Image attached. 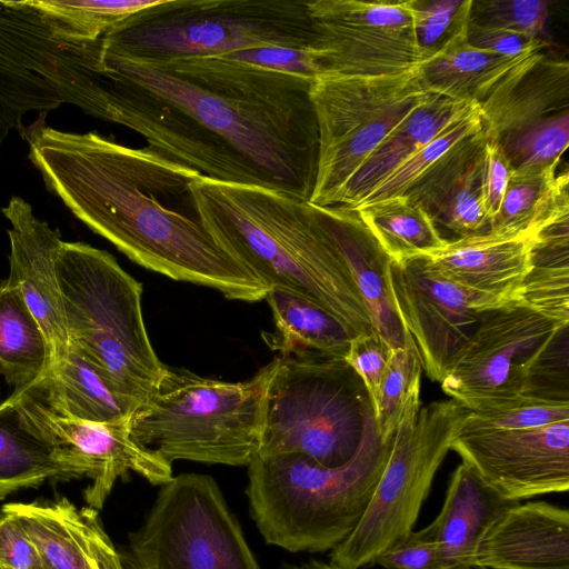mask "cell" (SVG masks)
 <instances>
[{"label":"cell","mask_w":569,"mask_h":569,"mask_svg":"<svg viewBox=\"0 0 569 569\" xmlns=\"http://www.w3.org/2000/svg\"><path fill=\"white\" fill-rule=\"evenodd\" d=\"M267 300L274 331L263 339L280 356L345 358L353 337L330 311L299 293L272 288Z\"/></svg>","instance_id":"29"},{"label":"cell","mask_w":569,"mask_h":569,"mask_svg":"<svg viewBox=\"0 0 569 569\" xmlns=\"http://www.w3.org/2000/svg\"><path fill=\"white\" fill-rule=\"evenodd\" d=\"M471 7L472 0L452 34L417 68V74L427 92L479 106L511 70L535 52L503 57L471 46L467 40Z\"/></svg>","instance_id":"25"},{"label":"cell","mask_w":569,"mask_h":569,"mask_svg":"<svg viewBox=\"0 0 569 569\" xmlns=\"http://www.w3.org/2000/svg\"><path fill=\"white\" fill-rule=\"evenodd\" d=\"M467 40L478 49L503 57L529 54L542 51L548 46L543 38L481 26L471 21V19L467 27Z\"/></svg>","instance_id":"46"},{"label":"cell","mask_w":569,"mask_h":569,"mask_svg":"<svg viewBox=\"0 0 569 569\" xmlns=\"http://www.w3.org/2000/svg\"><path fill=\"white\" fill-rule=\"evenodd\" d=\"M201 221L214 241L268 289L305 296L353 337L372 332L367 307L317 207L258 186L192 181Z\"/></svg>","instance_id":"3"},{"label":"cell","mask_w":569,"mask_h":569,"mask_svg":"<svg viewBox=\"0 0 569 569\" xmlns=\"http://www.w3.org/2000/svg\"><path fill=\"white\" fill-rule=\"evenodd\" d=\"M532 249L531 237L483 232L448 240L427 257L452 282L502 307L516 301L530 270Z\"/></svg>","instance_id":"21"},{"label":"cell","mask_w":569,"mask_h":569,"mask_svg":"<svg viewBox=\"0 0 569 569\" xmlns=\"http://www.w3.org/2000/svg\"><path fill=\"white\" fill-rule=\"evenodd\" d=\"M450 450L510 501L569 489V420L518 430L461 425Z\"/></svg>","instance_id":"16"},{"label":"cell","mask_w":569,"mask_h":569,"mask_svg":"<svg viewBox=\"0 0 569 569\" xmlns=\"http://www.w3.org/2000/svg\"><path fill=\"white\" fill-rule=\"evenodd\" d=\"M38 385L54 410L81 420L118 421L130 417L138 408L72 346Z\"/></svg>","instance_id":"28"},{"label":"cell","mask_w":569,"mask_h":569,"mask_svg":"<svg viewBox=\"0 0 569 569\" xmlns=\"http://www.w3.org/2000/svg\"><path fill=\"white\" fill-rule=\"evenodd\" d=\"M569 323L560 326L535 360L522 396L542 401L569 403Z\"/></svg>","instance_id":"40"},{"label":"cell","mask_w":569,"mask_h":569,"mask_svg":"<svg viewBox=\"0 0 569 569\" xmlns=\"http://www.w3.org/2000/svg\"><path fill=\"white\" fill-rule=\"evenodd\" d=\"M565 323L515 301L486 311L441 389L468 410L521 397L535 360Z\"/></svg>","instance_id":"12"},{"label":"cell","mask_w":569,"mask_h":569,"mask_svg":"<svg viewBox=\"0 0 569 569\" xmlns=\"http://www.w3.org/2000/svg\"><path fill=\"white\" fill-rule=\"evenodd\" d=\"M516 501L501 497L465 463L453 471L435 518L441 569H473L477 546Z\"/></svg>","instance_id":"24"},{"label":"cell","mask_w":569,"mask_h":569,"mask_svg":"<svg viewBox=\"0 0 569 569\" xmlns=\"http://www.w3.org/2000/svg\"><path fill=\"white\" fill-rule=\"evenodd\" d=\"M112 54L162 61L259 47L315 48L308 1L159 0L108 30Z\"/></svg>","instance_id":"7"},{"label":"cell","mask_w":569,"mask_h":569,"mask_svg":"<svg viewBox=\"0 0 569 569\" xmlns=\"http://www.w3.org/2000/svg\"><path fill=\"white\" fill-rule=\"evenodd\" d=\"M498 140L512 169L558 164L569 142V112L546 117Z\"/></svg>","instance_id":"38"},{"label":"cell","mask_w":569,"mask_h":569,"mask_svg":"<svg viewBox=\"0 0 569 569\" xmlns=\"http://www.w3.org/2000/svg\"><path fill=\"white\" fill-rule=\"evenodd\" d=\"M421 365L416 348L392 349L373 406L382 439H391L408 402L420 395Z\"/></svg>","instance_id":"37"},{"label":"cell","mask_w":569,"mask_h":569,"mask_svg":"<svg viewBox=\"0 0 569 569\" xmlns=\"http://www.w3.org/2000/svg\"><path fill=\"white\" fill-rule=\"evenodd\" d=\"M62 103L56 88L0 52V146L13 129H20L30 111L47 113Z\"/></svg>","instance_id":"36"},{"label":"cell","mask_w":569,"mask_h":569,"mask_svg":"<svg viewBox=\"0 0 569 569\" xmlns=\"http://www.w3.org/2000/svg\"><path fill=\"white\" fill-rule=\"evenodd\" d=\"M385 569H441L436 526L406 533L375 561Z\"/></svg>","instance_id":"44"},{"label":"cell","mask_w":569,"mask_h":569,"mask_svg":"<svg viewBox=\"0 0 569 569\" xmlns=\"http://www.w3.org/2000/svg\"><path fill=\"white\" fill-rule=\"evenodd\" d=\"M473 568L569 569V512L546 501L516 503L487 531Z\"/></svg>","instance_id":"19"},{"label":"cell","mask_w":569,"mask_h":569,"mask_svg":"<svg viewBox=\"0 0 569 569\" xmlns=\"http://www.w3.org/2000/svg\"><path fill=\"white\" fill-rule=\"evenodd\" d=\"M316 207L367 307L373 331L391 349L416 348L396 311L388 254L355 209Z\"/></svg>","instance_id":"22"},{"label":"cell","mask_w":569,"mask_h":569,"mask_svg":"<svg viewBox=\"0 0 569 569\" xmlns=\"http://www.w3.org/2000/svg\"><path fill=\"white\" fill-rule=\"evenodd\" d=\"M1 511L20 521L47 569H124L94 508L60 497L10 502Z\"/></svg>","instance_id":"18"},{"label":"cell","mask_w":569,"mask_h":569,"mask_svg":"<svg viewBox=\"0 0 569 569\" xmlns=\"http://www.w3.org/2000/svg\"><path fill=\"white\" fill-rule=\"evenodd\" d=\"M470 0H415V30L419 46L430 56L452 34Z\"/></svg>","instance_id":"42"},{"label":"cell","mask_w":569,"mask_h":569,"mask_svg":"<svg viewBox=\"0 0 569 569\" xmlns=\"http://www.w3.org/2000/svg\"><path fill=\"white\" fill-rule=\"evenodd\" d=\"M283 569H341L332 562H325L317 559H310L309 561L300 565H288Z\"/></svg>","instance_id":"49"},{"label":"cell","mask_w":569,"mask_h":569,"mask_svg":"<svg viewBox=\"0 0 569 569\" xmlns=\"http://www.w3.org/2000/svg\"><path fill=\"white\" fill-rule=\"evenodd\" d=\"M390 442L375 420L341 467H325L300 453L257 455L248 466L247 496L267 543L291 552H323L340 545L370 502Z\"/></svg>","instance_id":"4"},{"label":"cell","mask_w":569,"mask_h":569,"mask_svg":"<svg viewBox=\"0 0 569 569\" xmlns=\"http://www.w3.org/2000/svg\"><path fill=\"white\" fill-rule=\"evenodd\" d=\"M546 0H472L475 23L542 38L549 16Z\"/></svg>","instance_id":"41"},{"label":"cell","mask_w":569,"mask_h":569,"mask_svg":"<svg viewBox=\"0 0 569 569\" xmlns=\"http://www.w3.org/2000/svg\"><path fill=\"white\" fill-rule=\"evenodd\" d=\"M89 477V471L46 441L21 412L14 392L0 403V500L47 481Z\"/></svg>","instance_id":"26"},{"label":"cell","mask_w":569,"mask_h":569,"mask_svg":"<svg viewBox=\"0 0 569 569\" xmlns=\"http://www.w3.org/2000/svg\"><path fill=\"white\" fill-rule=\"evenodd\" d=\"M0 569H47L32 540L12 515L0 513Z\"/></svg>","instance_id":"47"},{"label":"cell","mask_w":569,"mask_h":569,"mask_svg":"<svg viewBox=\"0 0 569 569\" xmlns=\"http://www.w3.org/2000/svg\"><path fill=\"white\" fill-rule=\"evenodd\" d=\"M219 57L312 81L321 74L318 51L315 48L259 47L237 50Z\"/></svg>","instance_id":"43"},{"label":"cell","mask_w":569,"mask_h":569,"mask_svg":"<svg viewBox=\"0 0 569 569\" xmlns=\"http://www.w3.org/2000/svg\"><path fill=\"white\" fill-rule=\"evenodd\" d=\"M468 409L455 399L420 406V395L406 406L392 435L389 455L370 502L353 531L329 561L361 569L413 530L431 483Z\"/></svg>","instance_id":"9"},{"label":"cell","mask_w":569,"mask_h":569,"mask_svg":"<svg viewBox=\"0 0 569 569\" xmlns=\"http://www.w3.org/2000/svg\"><path fill=\"white\" fill-rule=\"evenodd\" d=\"M482 129L479 106L472 104L412 154L357 207L403 196L452 149Z\"/></svg>","instance_id":"35"},{"label":"cell","mask_w":569,"mask_h":569,"mask_svg":"<svg viewBox=\"0 0 569 569\" xmlns=\"http://www.w3.org/2000/svg\"><path fill=\"white\" fill-rule=\"evenodd\" d=\"M512 167L498 139L486 136L483 148V197L490 220L500 209Z\"/></svg>","instance_id":"48"},{"label":"cell","mask_w":569,"mask_h":569,"mask_svg":"<svg viewBox=\"0 0 569 569\" xmlns=\"http://www.w3.org/2000/svg\"><path fill=\"white\" fill-rule=\"evenodd\" d=\"M119 553L124 569H260L218 483L199 473L161 485Z\"/></svg>","instance_id":"11"},{"label":"cell","mask_w":569,"mask_h":569,"mask_svg":"<svg viewBox=\"0 0 569 569\" xmlns=\"http://www.w3.org/2000/svg\"><path fill=\"white\" fill-rule=\"evenodd\" d=\"M569 106V63L542 51L530 54L479 104L483 132L500 139Z\"/></svg>","instance_id":"23"},{"label":"cell","mask_w":569,"mask_h":569,"mask_svg":"<svg viewBox=\"0 0 569 569\" xmlns=\"http://www.w3.org/2000/svg\"><path fill=\"white\" fill-rule=\"evenodd\" d=\"M483 129L467 138L403 196L458 238L483 233L489 219L483 197Z\"/></svg>","instance_id":"20"},{"label":"cell","mask_w":569,"mask_h":569,"mask_svg":"<svg viewBox=\"0 0 569 569\" xmlns=\"http://www.w3.org/2000/svg\"><path fill=\"white\" fill-rule=\"evenodd\" d=\"M355 210L392 262L427 257L448 242L429 216L406 196Z\"/></svg>","instance_id":"33"},{"label":"cell","mask_w":569,"mask_h":569,"mask_svg":"<svg viewBox=\"0 0 569 569\" xmlns=\"http://www.w3.org/2000/svg\"><path fill=\"white\" fill-rule=\"evenodd\" d=\"M273 362L230 382L170 368L130 417V435L169 462L249 466L259 452Z\"/></svg>","instance_id":"6"},{"label":"cell","mask_w":569,"mask_h":569,"mask_svg":"<svg viewBox=\"0 0 569 569\" xmlns=\"http://www.w3.org/2000/svg\"><path fill=\"white\" fill-rule=\"evenodd\" d=\"M558 164L512 169L497 214L488 232L506 237H531L569 217L568 172Z\"/></svg>","instance_id":"30"},{"label":"cell","mask_w":569,"mask_h":569,"mask_svg":"<svg viewBox=\"0 0 569 569\" xmlns=\"http://www.w3.org/2000/svg\"><path fill=\"white\" fill-rule=\"evenodd\" d=\"M390 284L398 317L432 381L443 379L482 315L500 308L446 278L426 256L391 261Z\"/></svg>","instance_id":"15"},{"label":"cell","mask_w":569,"mask_h":569,"mask_svg":"<svg viewBox=\"0 0 569 569\" xmlns=\"http://www.w3.org/2000/svg\"><path fill=\"white\" fill-rule=\"evenodd\" d=\"M308 8L321 74H398L430 57L417 40L415 0H315Z\"/></svg>","instance_id":"13"},{"label":"cell","mask_w":569,"mask_h":569,"mask_svg":"<svg viewBox=\"0 0 569 569\" xmlns=\"http://www.w3.org/2000/svg\"><path fill=\"white\" fill-rule=\"evenodd\" d=\"M433 94L417 70L389 76L320 74L310 99L318 124L316 180L309 202L337 207L366 159Z\"/></svg>","instance_id":"10"},{"label":"cell","mask_w":569,"mask_h":569,"mask_svg":"<svg viewBox=\"0 0 569 569\" xmlns=\"http://www.w3.org/2000/svg\"><path fill=\"white\" fill-rule=\"evenodd\" d=\"M1 211L11 223L10 270L6 280L20 290L39 321L53 365L69 348L54 268L63 240L58 229L37 218L30 203L18 196Z\"/></svg>","instance_id":"17"},{"label":"cell","mask_w":569,"mask_h":569,"mask_svg":"<svg viewBox=\"0 0 569 569\" xmlns=\"http://www.w3.org/2000/svg\"><path fill=\"white\" fill-rule=\"evenodd\" d=\"M13 392L22 415L34 430L89 471L92 483L84 491L89 507L101 509L118 478L129 472L138 473L154 486L172 479V463L131 437V416L112 422L67 416L48 403L38 382Z\"/></svg>","instance_id":"14"},{"label":"cell","mask_w":569,"mask_h":569,"mask_svg":"<svg viewBox=\"0 0 569 569\" xmlns=\"http://www.w3.org/2000/svg\"><path fill=\"white\" fill-rule=\"evenodd\" d=\"M569 420V403L518 397L490 408L469 410L462 426L492 430H518Z\"/></svg>","instance_id":"39"},{"label":"cell","mask_w":569,"mask_h":569,"mask_svg":"<svg viewBox=\"0 0 569 569\" xmlns=\"http://www.w3.org/2000/svg\"><path fill=\"white\" fill-rule=\"evenodd\" d=\"M159 0H28L54 36L92 41L129 16L154 6Z\"/></svg>","instance_id":"34"},{"label":"cell","mask_w":569,"mask_h":569,"mask_svg":"<svg viewBox=\"0 0 569 569\" xmlns=\"http://www.w3.org/2000/svg\"><path fill=\"white\" fill-rule=\"evenodd\" d=\"M19 132L46 188L129 259L227 299H264L268 287L204 228L192 190L200 173L148 147L57 130L46 113Z\"/></svg>","instance_id":"2"},{"label":"cell","mask_w":569,"mask_h":569,"mask_svg":"<svg viewBox=\"0 0 569 569\" xmlns=\"http://www.w3.org/2000/svg\"><path fill=\"white\" fill-rule=\"evenodd\" d=\"M392 349L375 331L352 337L343 360L362 380L376 405L381 380Z\"/></svg>","instance_id":"45"},{"label":"cell","mask_w":569,"mask_h":569,"mask_svg":"<svg viewBox=\"0 0 569 569\" xmlns=\"http://www.w3.org/2000/svg\"><path fill=\"white\" fill-rule=\"evenodd\" d=\"M272 362L258 455L300 453L330 468L350 461L375 421L360 377L342 358Z\"/></svg>","instance_id":"8"},{"label":"cell","mask_w":569,"mask_h":569,"mask_svg":"<svg viewBox=\"0 0 569 569\" xmlns=\"http://www.w3.org/2000/svg\"><path fill=\"white\" fill-rule=\"evenodd\" d=\"M54 268L69 346L139 407L167 370L143 321L141 282L84 242L63 241Z\"/></svg>","instance_id":"5"},{"label":"cell","mask_w":569,"mask_h":569,"mask_svg":"<svg viewBox=\"0 0 569 569\" xmlns=\"http://www.w3.org/2000/svg\"><path fill=\"white\" fill-rule=\"evenodd\" d=\"M52 367L48 339L20 290L0 282V373L14 389L29 387Z\"/></svg>","instance_id":"31"},{"label":"cell","mask_w":569,"mask_h":569,"mask_svg":"<svg viewBox=\"0 0 569 569\" xmlns=\"http://www.w3.org/2000/svg\"><path fill=\"white\" fill-rule=\"evenodd\" d=\"M103 70L97 118L221 182L310 199L319 133L312 80L222 57L139 60L97 46Z\"/></svg>","instance_id":"1"},{"label":"cell","mask_w":569,"mask_h":569,"mask_svg":"<svg viewBox=\"0 0 569 569\" xmlns=\"http://www.w3.org/2000/svg\"><path fill=\"white\" fill-rule=\"evenodd\" d=\"M472 104L476 103L433 94L395 128L366 159L347 184L339 206L355 209L412 154Z\"/></svg>","instance_id":"27"},{"label":"cell","mask_w":569,"mask_h":569,"mask_svg":"<svg viewBox=\"0 0 569 569\" xmlns=\"http://www.w3.org/2000/svg\"><path fill=\"white\" fill-rule=\"evenodd\" d=\"M473 569H482V568H473Z\"/></svg>","instance_id":"50"},{"label":"cell","mask_w":569,"mask_h":569,"mask_svg":"<svg viewBox=\"0 0 569 569\" xmlns=\"http://www.w3.org/2000/svg\"><path fill=\"white\" fill-rule=\"evenodd\" d=\"M515 302L560 322H569V219H561L533 238L530 270Z\"/></svg>","instance_id":"32"}]
</instances>
